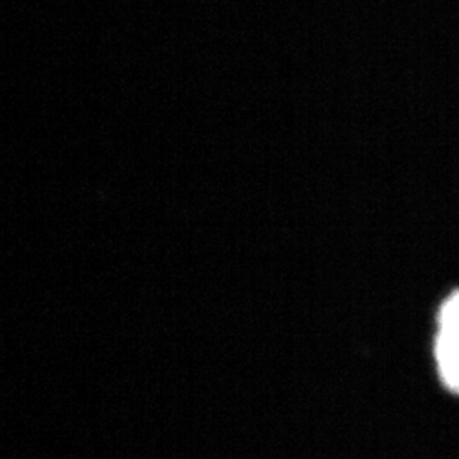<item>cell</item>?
<instances>
[{
  "label": "cell",
  "instance_id": "cell-1",
  "mask_svg": "<svg viewBox=\"0 0 459 459\" xmlns=\"http://www.w3.org/2000/svg\"><path fill=\"white\" fill-rule=\"evenodd\" d=\"M434 357L442 381L452 390L459 391V296L438 312Z\"/></svg>",
  "mask_w": 459,
  "mask_h": 459
}]
</instances>
